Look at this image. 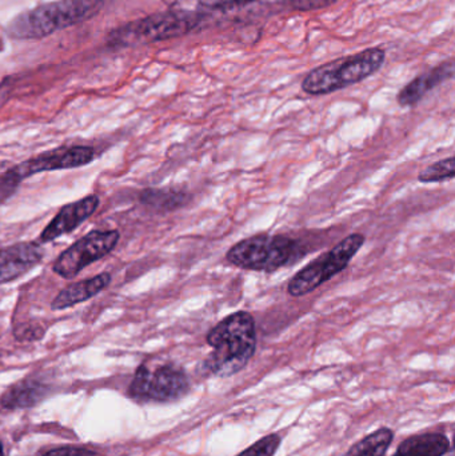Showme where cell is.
I'll return each mask as SVG.
<instances>
[{
  "label": "cell",
  "mask_w": 455,
  "mask_h": 456,
  "mask_svg": "<svg viewBox=\"0 0 455 456\" xmlns=\"http://www.w3.org/2000/svg\"><path fill=\"white\" fill-rule=\"evenodd\" d=\"M206 340L213 353L206 359L203 369L211 377H232L242 371L256 354V321L248 311H238L213 327Z\"/></svg>",
  "instance_id": "cell-1"
},
{
  "label": "cell",
  "mask_w": 455,
  "mask_h": 456,
  "mask_svg": "<svg viewBox=\"0 0 455 456\" xmlns=\"http://www.w3.org/2000/svg\"><path fill=\"white\" fill-rule=\"evenodd\" d=\"M104 0H58L16 15L5 26V34L16 40H37L53 32L77 26L98 15Z\"/></svg>",
  "instance_id": "cell-2"
},
{
  "label": "cell",
  "mask_w": 455,
  "mask_h": 456,
  "mask_svg": "<svg viewBox=\"0 0 455 456\" xmlns=\"http://www.w3.org/2000/svg\"><path fill=\"white\" fill-rule=\"evenodd\" d=\"M385 59L386 53L382 48H368L329 61L306 75L302 90L309 95H326L344 90L376 74L384 66Z\"/></svg>",
  "instance_id": "cell-3"
},
{
  "label": "cell",
  "mask_w": 455,
  "mask_h": 456,
  "mask_svg": "<svg viewBox=\"0 0 455 456\" xmlns=\"http://www.w3.org/2000/svg\"><path fill=\"white\" fill-rule=\"evenodd\" d=\"M304 255L305 248L296 239L259 233L234 244L227 251L226 259L240 270L274 273L298 262Z\"/></svg>",
  "instance_id": "cell-4"
},
{
  "label": "cell",
  "mask_w": 455,
  "mask_h": 456,
  "mask_svg": "<svg viewBox=\"0 0 455 456\" xmlns=\"http://www.w3.org/2000/svg\"><path fill=\"white\" fill-rule=\"evenodd\" d=\"M199 11L170 10L130 21L107 37L112 48L134 47L183 37L199 26Z\"/></svg>",
  "instance_id": "cell-5"
},
{
  "label": "cell",
  "mask_w": 455,
  "mask_h": 456,
  "mask_svg": "<svg viewBox=\"0 0 455 456\" xmlns=\"http://www.w3.org/2000/svg\"><path fill=\"white\" fill-rule=\"evenodd\" d=\"M365 240V236L358 232L342 239L330 251L305 265L290 279L288 294L296 297H305L338 275L362 248Z\"/></svg>",
  "instance_id": "cell-6"
},
{
  "label": "cell",
  "mask_w": 455,
  "mask_h": 456,
  "mask_svg": "<svg viewBox=\"0 0 455 456\" xmlns=\"http://www.w3.org/2000/svg\"><path fill=\"white\" fill-rule=\"evenodd\" d=\"M189 391L190 379L181 367L167 363L150 370L141 364L131 380L128 396L138 403H173Z\"/></svg>",
  "instance_id": "cell-7"
},
{
  "label": "cell",
  "mask_w": 455,
  "mask_h": 456,
  "mask_svg": "<svg viewBox=\"0 0 455 456\" xmlns=\"http://www.w3.org/2000/svg\"><path fill=\"white\" fill-rule=\"evenodd\" d=\"M119 239L118 230L90 231L59 255L53 265V271L63 279L75 278L88 265L111 254Z\"/></svg>",
  "instance_id": "cell-8"
},
{
  "label": "cell",
  "mask_w": 455,
  "mask_h": 456,
  "mask_svg": "<svg viewBox=\"0 0 455 456\" xmlns=\"http://www.w3.org/2000/svg\"><path fill=\"white\" fill-rule=\"evenodd\" d=\"M95 159V150L88 146L59 147L53 151L43 152L26 162L12 167L21 179L29 178L40 173L71 170L83 167Z\"/></svg>",
  "instance_id": "cell-9"
},
{
  "label": "cell",
  "mask_w": 455,
  "mask_h": 456,
  "mask_svg": "<svg viewBox=\"0 0 455 456\" xmlns=\"http://www.w3.org/2000/svg\"><path fill=\"white\" fill-rule=\"evenodd\" d=\"M99 197L96 195H88L77 202L69 203L59 210V213L53 216V221L45 226L40 233V243H51L66 233L72 232L75 228L85 224L88 218L98 210Z\"/></svg>",
  "instance_id": "cell-10"
},
{
  "label": "cell",
  "mask_w": 455,
  "mask_h": 456,
  "mask_svg": "<svg viewBox=\"0 0 455 456\" xmlns=\"http://www.w3.org/2000/svg\"><path fill=\"white\" fill-rule=\"evenodd\" d=\"M43 255L45 252L37 241H20L0 248V286L28 273L39 265Z\"/></svg>",
  "instance_id": "cell-11"
},
{
  "label": "cell",
  "mask_w": 455,
  "mask_h": 456,
  "mask_svg": "<svg viewBox=\"0 0 455 456\" xmlns=\"http://www.w3.org/2000/svg\"><path fill=\"white\" fill-rule=\"evenodd\" d=\"M453 75L454 63L451 61L424 72L400 91L397 96L398 103L402 107L416 106L427 94L443 85L446 80L451 79Z\"/></svg>",
  "instance_id": "cell-12"
},
{
  "label": "cell",
  "mask_w": 455,
  "mask_h": 456,
  "mask_svg": "<svg viewBox=\"0 0 455 456\" xmlns=\"http://www.w3.org/2000/svg\"><path fill=\"white\" fill-rule=\"evenodd\" d=\"M110 283H111V275L109 273H102L93 278L75 281L56 295L55 299L51 303V310H67L80 303L87 302L96 297L99 292L106 289Z\"/></svg>",
  "instance_id": "cell-13"
},
{
  "label": "cell",
  "mask_w": 455,
  "mask_h": 456,
  "mask_svg": "<svg viewBox=\"0 0 455 456\" xmlns=\"http://www.w3.org/2000/svg\"><path fill=\"white\" fill-rule=\"evenodd\" d=\"M50 393L51 387L47 383L37 378H26L11 386L0 399V403L7 410L29 409L45 401Z\"/></svg>",
  "instance_id": "cell-14"
},
{
  "label": "cell",
  "mask_w": 455,
  "mask_h": 456,
  "mask_svg": "<svg viewBox=\"0 0 455 456\" xmlns=\"http://www.w3.org/2000/svg\"><path fill=\"white\" fill-rule=\"evenodd\" d=\"M451 450L445 434L427 433L405 439L393 456H445Z\"/></svg>",
  "instance_id": "cell-15"
},
{
  "label": "cell",
  "mask_w": 455,
  "mask_h": 456,
  "mask_svg": "<svg viewBox=\"0 0 455 456\" xmlns=\"http://www.w3.org/2000/svg\"><path fill=\"white\" fill-rule=\"evenodd\" d=\"M142 205L158 213H171L189 205L191 195L182 190L147 189L139 195Z\"/></svg>",
  "instance_id": "cell-16"
},
{
  "label": "cell",
  "mask_w": 455,
  "mask_h": 456,
  "mask_svg": "<svg viewBox=\"0 0 455 456\" xmlns=\"http://www.w3.org/2000/svg\"><path fill=\"white\" fill-rule=\"evenodd\" d=\"M393 439L394 433L390 428H379L355 444L344 456H386Z\"/></svg>",
  "instance_id": "cell-17"
},
{
  "label": "cell",
  "mask_w": 455,
  "mask_h": 456,
  "mask_svg": "<svg viewBox=\"0 0 455 456\" xmlns=\"http://www.w3.org/2000/svg\"><path fill=\"white\" fill-rule=\"evenodd\" d=\"M455 175V159L454 157L446 158V159L438 160L433 163L429 167L421 171L418 175V181L421 183H443V182L451 181Z\"/></svg>",
  "instance_id": "cell-18"
},
{
  "label": "cell",
  "mask_w": 455,
  "mask_h": 456,
  "mask_svg": "<svg viewBox=\"0 0 455 456\" xmlns=\"http://www.w3.org/2000/svg\"><path fill=\"white\" fill-rule=\"evenodd\" d=\"M280 442L282 438L278 434H270L237 456H274L280 449Z\"/></svg>",
  "instance_id": "cell-19"
},
{
  "label": "cell",
  "mask_w": 455,
  "mask_h": 456,
  "mask_svg": "<svg viewBox=\"0 0 455 456\" xmlns=\"http://www.w3.org/2000/svg\"><path fill=\"white\" fill-rule=\"evenodd\" d=\"M23 179L19 176L13 168L0 174V205L7 202L10 198L15 195Z\"/></svg>",
  "instance_id": "cell-20"
},
{
  "label": "cell",
  "mask_w": 455,
  "mask_h": 456,
  "mask_svg": "<svg viewBox=\"0 0 455 456\" xmlns=\"http://www.w3.org/2000/svg\"><path fill=\"white\" fill-rule=\"evenodd\" d=\"M337 2L338 0H290V4L297 11H318Z\"/></svg>",
  "instance_id": "cell-21"
},
{
  "label": "cell",
  "mask_w": 455,
  "mask_h": 456,
  "mask_svg": "<svg viewBox=\"0 0 455 456\" xmlns=\"http://www.w3.org/2000/svg\"><path fill=\"white\" fill-rule=\"evenodd\" d=\"M42 456H96V452L85 447L64 446L48 450Z\"/></svg>",
  "instance_id": "cell-22"
},
{
  "label": "cell",
  "mask_w": 455,
  "mask_h": 456,
  "mask_svg": "<svg viewBox=\"0 0 455 456\" xmlns=\"http://www.w3.org/2000/svg\"><path fill=\"white\" fill-rule=\"evenodd\" d=\"M251 2H256V0H199L202 7L210 8V10L235 7V5L248 4Z\"/></svg>",
  "instance_id": "cell-23"
},
{
  "label": "cell",
  "mask_w": 455,
  "mask_h": 456,
  "mask_svg": "<svg viewBox=\"0 0 455 456\" xmlns=\"http://www.w3.org/2000/svg\"><path fill=\"white\" fill-rule=\"evenodd\" d=\"M43 334L45 331L39 326H29L24 327V329L21 327V331L16 332V337H19L18 339L21 342H32V340L40 339Z\"/></svg>",
  "instance_id": "cell-24"
},
{
  "label": "cell",
  "mask_w": 455,
  "mask_h": 456,
  "mask_svg": "<svg viewBox=\"0 0 455 456\" xmlns=\"http://www.w3.org/2000/svg\"><path fill=\"white\" fill-rule=\"evenodd\" d=\"M0 456H4V452H3L2 444H0Z\"/></svg>",
  "instance_id": "cell-25"
}]
</instances>
